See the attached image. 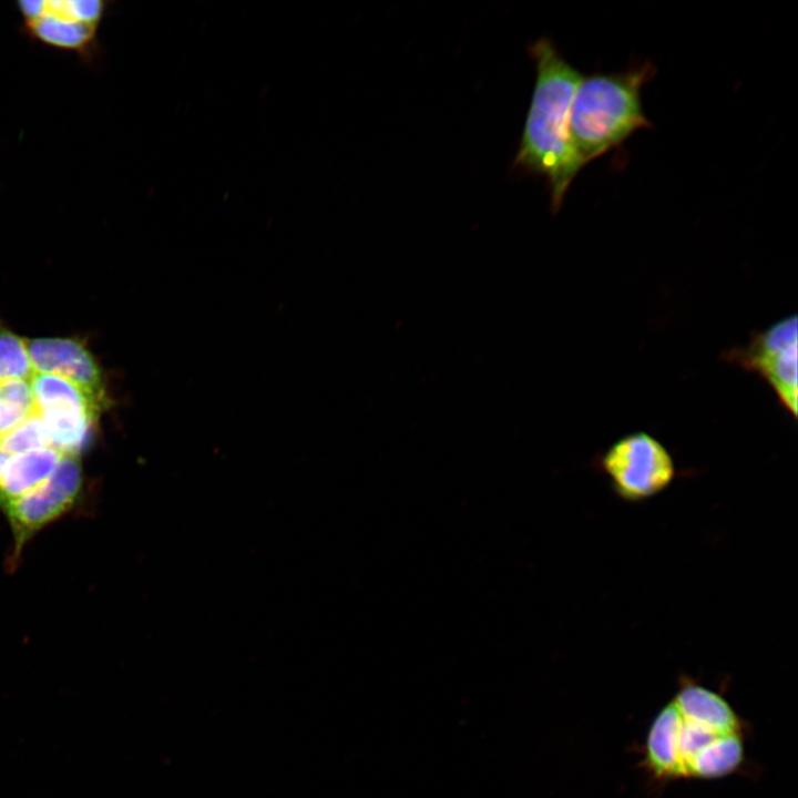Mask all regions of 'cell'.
<instances>
[{
    "instance_id": "11",
    "label": "cell",
    "mask_w": 798,
    "mask_h": 798,
    "mask_svg": "<svg viewBox=\"0 0 798 798\" xmlns=\"http://www.w3.org/2000/svg\"><path fill=\"white\" fill-rule=\"evenodd\" d=\"M30 386L35 409L70 405L92 410L99 415L102 405L76 383L51 374L34 372Z\"/></svg>"
},
{
    "instance_id": "8",
    "label": "cell",
    "mask_w": 798,
    "mask_h": 798,
    "mask_svg": "<svg viewBox=\"0 0 798 798\" xmlns=\"http://www.w3.org/2000/svg\"><path fill=\"white\" fill-rule=\"evenodd\" d=\"M34 372L63 377L105 405L101 368L85 345L73 338H38L27 342Z\"/></svg>"
},
{
    "instance_id": "13",
    "label": "cell",
    "mask_w": 798,
    "mask_h": 798,
    "mask_svg": "<svg viewBox=\"0 0 798 798\" xmlns=\"http://www.w3.org/2000/svg\"><path fill=\"white\" fill-rule=\"evenodd\" d=\"M0 447L10 456L51 447L37 409L0 439Z\"/></svg>"
},
{
    "instance_id": "10",
    "label": "cell",
    "mask_w": 798,
    "mask_h": 798,
    "mask_svg": "<svg viewBox=\"0 0 798 798\" xmlns=\"http://www.w3.org/2000/svg\"><path fill=\"white\" fill-rule=\"evenodd\" d=\"M37 411L43 420L51 447L61 454L79 457L89 441L98 413L70 405L53 406Z\"/></svg>"
},
{
    "instance_id": "14",
    "label": "cell",
    "mask_w": 798,
    "mask_h": 798,
    "mask_svg": "<svg viewBox=\"0 0 798 798\" xmlns=\"http://www.w3.org/2000/svg\"><path fill=\"white\" fill-rule=\"evenodd\" d=\"M30 413L31 412H27L12 402L0 391V439Z\"/></svg>"
},
{
    "instance_id": "4",
    "label": "cell",
    "mask_w": 798,
    "mask_h": 798,
    "mask_svg": "<svg viewBox=\"0 0 798 798\" xmlns=\"http://www.w3.org/2000/svg\"><path fill=\"white\" fill-rule=\"evenodd\" d=\"M104 0H21L16 2L23 33L45 47L74 53L94 64L100 55L99 29L108 11Z\"/></svg>"
},
{
    "instance_id": "9",
    "label": "cell",
    "mask_w": 798,
    "mask_h": 798,
    "mask_svg": "<svg viewBox=\"0 0 798 798\" xmlns=\"http://www.w3.org/2000/svg\"><path fill=\"white\" fill-rule=\"evenodd\" d=\"M61 456L52 447L10 456L0 482V507L44 483Z\"/></svg>"
},
{
    "instance_id": "2",
    "label": "cell",
    "mask_w": 798,
    "mask_h": 798,
    "mask_svg": "<svg viewBox=\"0 0 798 798\" xmlns=\"http://www.w3.org/2000/svg\"><path fill=\"white\" fill-rule=\"evenodd\" d=\"M528 51L535 83L512 166L545 178L556 213L584 166L570 133L571 106L583 75L548 38L538 39Z\"/></svg>"
},
{
    "instance_id": "5",
    "label": "cell",
    "mask_w": 798,
    "mask_h": 798,
    "mask_svg": "<svg viewBox=\"0 0 798 798\" xmlns=\"http://www.w3.org/2000/svg\"><path fill=\"white\" fill-rule=\"evenodd\" d=\"M598 463L613 491L628 502H641L659 494L676 474L669 451L644 431L628 433L613 442Z\"/></svg>"
},
{
    "instance_id": "7",
    "label": "cell",
    "mask_w": 798,
    "mask_h": 798,
    "mask_svg": "<svg viewBox=\"0 0 798 798\" xmlns=\"http://www.w3.org/2000/svg\"><path fill=\"white\" fill-rule=\"evenodd\" d=\"M81 487L79 458L62 454L44 483L2 508L14 535L16 555L32 534L71 509Z\"/></svg>"
},
{
    "instance_id": "1",
    "label": "cell",
    "mask_w": 798,
    "mask_h": 798,
    "mask_svg": "<svg viewBox=\"0 0 798 798\" xmlns=\"http://www.w3.org/2000/svg\"><path fill=\"white\" fill-rule=\"evenodd\" d=\"M745 745V720L730 703L683 677L649 725L642 765L662 782L717 779L744 765Z\"/></svg>"
},
{
    "instance_id": "6",
    "label": "cell",
    "mask_w": 798,
    "mask_h": 798,
    "mask_svg": "<svg viewBox=\"0 0 798 798\" xmlns=\"http://www.w3.org/2000/svg\"><path fill=\"white\" fill-rule=\"evenodd\" d=\"M797 316L785 317L755 332L744 347L724 355L725 360L757 374L775 392L780 406L797 417Z\"/></svg>"
},
{
    "instance_id": "15",
    "label": "cell",
    "mask_w": 798,
    "mask_h": 798,
    "mask_svg": "<svg viewBox=\"0 0 798 798\" xmlns=\"http://www.w3.org/2000/svg\"><path fill=\"white\" fill-rule=\"evenodd\" d=\"M10 454L7 453L1 447H0V482L6 469V466L9 461Z\"/></svg>"
},
{
    "instance_id": "12",
    "label": "cell",
    "mask_w": 798,
    "mask_h": 798,
    "mask_svg": "<svg viewBox=\"0 0 798 798\" xmlns=\"http://www.w3.org/2000/svg\"><path fill=\"white\" fill-rule=\"evenodd\" d=\"M33 374L27 341L0 327V382L11 379L30 380Z\"/></svg>"
},
{
    "instance_id": "3",
    "label": "cell",
    "mask_w": 798,
    "mask_h": 798,
    "mask_svg": "<svg viewBox=\"0 0 798 798\" xmlns=\"http://www.w3.org/2000/svg\"><path fill=\"white\" fill-rule=\"evenodd\" d=\"M655 73L652 62H642L582 78L571 106L570 133L584 165L620 147L636 131L652 127L642 89Z\"/></svg>"
}]
</instances>
